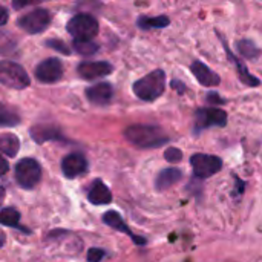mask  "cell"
Masks as SVG:
<instances>
[{
    "label": "cell",
    "mask_w": 262,
    "mask_h": 262,
    "mask_svg": "<svg viewBox=\"0 0 262 262\" xmlns=\"http://www.w3.org/2000/svg\"><path fill=\"white\" fill-rule=\"evenodd\" d=\"M190 71L201 86L215 88V86H220V83H221V77L215 71H212L206 63H203L200 60H195L190 64Z\"/></svg>",
    "instance_id": "13"
},
{
    "label": "cell",
    "mask_w": 262,
    "mask_h": 262,
    "mask_svg": "<svg viewBox=\"0 0 262 262\" xmlns=\"http://www.w3.org/2000/svg\"><path fill=\"white\" fill-rule=\"evenodd\" d=\"M88 200L94 206H106L112 203V193L101 180H95L88 189Z\"/></svg>",
    "instance_id": "16"
},
{
    "label": "cell",
    "mask_w": 262,
    "mask_h": 262,
    "mask_svg": "<svg viewBox=\"0 0 262 262\" xmlns=\"http://www.w3.org/2000/svg\"><path fill=\"white\" fill-rule=\"evenodd\" d=\"M52 20V15L45 8H35L25 15H21L17 20V25L20 29H23L28 34H40L43 32Z\"/></svg>",
    "instance_id": "7"
},
{
    "label": "cell",
    "mask_w": 262,
    "mask_h": 262,
    "mask_svg": "<svg viewBox=\"0 0 262 262\" xmlns=\"http://www.w3.org/2000/svg\"><path fill=\"white\" fill-rule=\"evenodd\" d=\"M5 241H6V236H5V233L0 230V249L3 247V244H5Z\"/></svg>",
    "instance_id": "33"
},
{
    "label": "cell",
    "mask_w": 262,
    "mask_h": 262,
    "mask_svg": "<svg viewBox=\"0 0 262 262\" xmlns=\"http://www.w3.org/2000/svg\"><path fill=\"white\" fill-rule=\"evenodd\" d=\"M236 49L244 58H249V60H255L261 55V49L255 45V41L249 38H243L236 41Z\"/></svg>",
    "instance_id": "22"
},
{
    "label": "cell",
    "mask_w": 262,
    "mask_h": 262,
    "mask_svg": "<svg viewBox=\"0 0 262 262\" xmlns=\"http://www.w3.org/2000/svg\"><path fill=\"white\" fill-rule=\"evenodd\" d=\"M88 170V160L84 158L83 154L74 152L69 154L63 158L61 161V172L66 178H78L84 175Z\"/></svg>",
    "instance_id": "10"
},
{
    "label": "cell",
    "mask_w": 262,
    "mask_h": 262,
    "mask_svg": "<svg viewBox=\"0 0 262 262\" xmlns=\"http://www.w3.org/2000/svg\"><path fill=\"white\" fill-rule=\"evenodd\" d=\"M172 88H173L175 91H180V92H184V91H186L184 84H183L181 81H177V80H173V81H172Z\"/></svg>",
    "instance_id": "31"
},
{
    "label": "cell",
    "mask_w": 262,
    "mask_h": 262,
    "mask_svg": "<svg viewBox=\"0 0 262 262\" xmlns=\"http://www.w3.org/2000/svg\"><path fill=\"white\" fill-rule=\"evenodd\" d=\"M134 94L143 101H155L166 91V72L155 69L134 83Z\"/></svg>",
    "instance_id": "2"
},
{
    "label": "cell",
    "mask_w": 262,
    "mask_h": 262,
    "mask_svg": "<svg viewBox=\"0 0 262 262\" xmlns=\"http://www.w3.org/2000/svg\"><path fill=\"white\" fill-rule=\"evenodd\" d=\"M207 103H215V104H223L226 103V100H223L216 92H210L207 94Z\"/></svg>",
    "instance_id": "28"
},
{
    "label": "cell",
    "mask_w": 262,
    "mask_h": 262,
    "mask_svg": "<svg viewBox=\"0 0 262 262\" xmlns=\"http://www.w3.org/2000/svg\"><path fill=\"white\" fill-rule=\"evenodd\" d=\"M61 77H63V64L55 57L43 60L35 68V78L40 83H57Z\"/></svg>",
    "instance_id": "9"
},
{
    "label": "cell",
    "mask_w": 262,
    "mask_h": 262,
    "mask_svg": "<svg viewBox=\"0 0 262 262\" xmlns=\"http://www.w3.org/2000/svg\"><path fill=\"white\" fill-rule=\"evenodd\" d=\"M103 223H104L106 226H109L111 229H114V230H117V232H121V233L127 235L135 244H138V246H144V244H146V239H144V238L137 236V235L132 233V230L126 226L124 220L121 218V215H120L118 212H114V210L106 212V213L103 215Z\"/></svg>",
    "instance_id": "14"
},
{
    "label": "cell",
    "mask_w": 262,
    "mask_h": 262,
    "mask_svg": "<svg viewBox=\"0 0 262 262\" xmlns=\"http://www.w3.org/2000/svg\"><path fill=\"white\" fill-rule=\"evenodd\" d=\"M164 158L169 163H180L183 160V152L178 147H167L164 152Z\"/></svg>",
    "instance_id": "26"
},
{
    "label": "cell",
    "mask_w": 262,
    "mask_h": 262,
    "mask_svg": "<svg viewBox=\"0 0 262 262\" xmlns=\"http://www.w3.org/2000/svg\"><path fill=\"white\" fill-rule=\"evenodd\" d=\"M45 45H46L48 48L54 49V51H58V52L64 54V55H69V54H71L69 48H68V46L64 45V41H61L60 38H52V40H48Z\"/></svg>",
    "instance_id": "25"
},
{
    "label": "cell",
    "mask_w": 262,
    "mask_h": 262,
    "mask_svg": "<svg viewBox=\"0 0 262 262\" xmlns=\"http://www.w3.org/2000/svg\"><path fill=\"white\" fill-rule=\"evenodd\" d=\"M114 71V66L109 61H81L77 68V72L84 80H97L109 75Z\"/></svg>",
    "instance_id": "11"
},
{
    "label": "cell",
    "mask_w": 262,
    "mask_h": 262,
    "mask_svg": "<svg viewBox=\"0 0 262 262\" xmlns=\"http://www.w3.org/2000/svg\"><path fill=\"white\" fill-rule=\"evenodd\" d=\"M124 138L140 149H155L169 143L167 134L154 124H132L124 129Z\"/></svg>",
    "instance_id": "1"
},
{
    "label": "cell",
    "mask_w": 262,
    "mask_h": 262,
    "mask_svg": "<svg viewBox=\"0 0 262 262\" xmlns=\"http://www.w3.org/2000/svg\"><path fill=\"white\" fill-rule=\"evenodd\" d=\"M114 88L111 83H98L86 89V98L95 106H106L112 101Z\"/></svg>",
    "instance_id": "15"
},
{
    "label": "cell",
    "mask_w": 262,
    "mask_h": 262,
    "mask_svg": "<svg viewBox=\"0 0 262 262\" xmlns=\"http://www.w3.org/2000/svg\"><path fill=\"white\" fill-rule=\"evenodd\" d=\"M28 5H34V2H14V3H12V6H14L15 9H20V8H23V6H28Z\"/></svg>",
    "instance_id": "32"
},
{
    "label": "cell",
    "mask_w": 262,
    "mask_h": 262,
    "mask_svg": "<svg viewBox=\"0 0 262 262\" xmlns=\"http://www.w3.org/2000/svg\"><path fill=\"white\" fill-rule=\"evenodd\" d=\"M66 29L74 40H92L98 34L100 26L91 14H77L68 21Z\"/></svg>",
    "instance_id": "4"
},
{
    "label": "cell",
    "mask_w": 262,
    "mask_h": 262,
    "mask_svg": "<svg viewBox=\"0 0 262 262\" xmlns=\"http://www.w3.org/2000/svg\"><path fill=\"white\" fill-rule=\"evenodd\" d=\"M72 45L80 55H94L98 51V45L92 40H74Z\"/></svg>",
    "instance_id": "24"
},
{
    "label": "cell",
    "mask_w": 262,
    "mask_h": 262,
    "mask_svg": "<svg viewBox=\"0 0 262 262\" xmlns=\"http://www.w3.org/2000/svg\"><path fill=\"white\" fill-rule=\"evenodd\" d=\"M20 123V117L8 109L5 104L0 103V127H11V126H17Z\"/></svg>",
    "instance_id": "23"
},
{
    "label": "cell",
    "mask_w": 262,
    "mask_h": 262,
    "mask_svg": "<svg viewBox=\"0 0 262 262\" xmlns=\"http://www.w3.org/2000/svg\"><path fill=\"white\" fill-rule=\"evenodd\" d=\"M170 23V18L166 15H157V17H146L141 15L137 20V25L141 29H161V28H167Z\"/></svg>",
    "instance_id": "21"
},
{
    "label": "cell",
    "mask_w": 262,
    "mask_h": 262,
    "mask_svg": "<svg viewBox=\"0 0 262 262\" xmlns=\"http://www.w3.org/2000/svg\"><path fill=\"white\" fill-rule=\"evenodd\" d=\"M8 170H9V164H8V161L0 155V177H2V175H5Z\"/></svg>",
    "instance_id": "30"
},
{
    "label": "cell",
    "mask_w": 262,
    "mask_h": 262,
    "mask_svg": "<svg viewBox=\"0 0 262 262\" xmlns=\"http://www.w3.org/2000/svg\"><path fill=\"white\" fill-rule=\"evenodd\" d=\"M0 226L12 227V229H20L21 232H26L28 235L31 233V230H28L23 226H20V213L14 207H5V209L0 210Z\"/></svg>",
    "instance_id": "19"
},
{
    "label": "cell",
    "mask_w": 262,
    "mask_h": 262,
    "mask_svg": "<svg viewBox=\"0 0 262 262\" xmlns=\"http://www.w3.org/2000/svg\"><path fill=\"white\" fill-rule=\"evenodd\" d=\"M181 178H183V172H181L180 169H175V167L163 169V170L157 175L155 187H157V190H160V192L167 190V189H170L172 186H175Z\"/></svg>",
    "instance_id": "17"
},
{
    "label": "cell",
    "mask_w": 262,
    "mask_h": 262,
    "mask_svg": "<svg viewBox=\"0 0 262 262\" xmlns=\"http://www.w3.org/2000/svg\"><path fill=\"white\" fill-rule=\"evenodd\" d=\"M227 114L220 107H200L195 112L193 132L198 135L200 132L210 127H224L227 124Z\"/></svg>",
    "instance_id": "5"
},
{
    "label": "cell",
    "mask_w": 262,
    "mask_h": 262,
    "mask_svg": "<svg viewBox=\"0 0 262 262\" xmlns=\"http://www.w3.org/2000/svg\"><path fill=\"white\" fill-rule=\"evenodd\" d=\"M221 38V41H223V45H224V49H226V54H227V57L230 58V61L233 63V66L236 68V74H238V77H239V80L246 84V86H250V88H258L259 84H261V80L258 78V77H255L253 74H250V71L247 69V66H246V63L239 58V57H236L233 52H232V49H230V46L226 43V40H224V37L221 35L220 37Z\"/></svg>",
    "instance_id": "12"
},
{
    "label": "cell",
    "mask_w": 262,
    "mask_h": 262,
    "mask_svg": "<svg viewBox=\"0 0 262 262\" xmlns=\"http://www.w3.org/2000/svg\"><path fill=\"white\" fill-rule=\"evenodd\" d=\"M15 181L23 189H34L41 180V167L34 158H23L15 164Z\"/></svg>",
    "instance_id": "6"
},
{
    "label": "cell",
    "mask_w": 262,
    "mask_h": 262,
    "mask_svg": "<svg viewBox=\"0 0 262 262\" xmlns=\"http://www.w3.org/2000/svg\"><path fill=\"white\" fill-rule=\"evenodd\" d=\"M3 200H5V189L0 187V206H2V203H3Z\"/></svg>",
    "instance_id": "34"
},
{
    "label": "cell",
    "mask_w": 262,
    "mask_h": 262,
    "mask_svg": "<svg viewBox=\"0 0 262 262\" xmlns=\"http://www.w3.org/2000/svg\"><path fill=\"white\" fill-rule=\"evenodd\" d=\"M104 256V250L101 249H89L88 250V261L89 262H100Z\"/></svg>",
    "instance_id": "27"
},
{
    "label": "cell",
    "mask_w": 262,
    "mask_h": 262,
    "mask_svg": "<svg viewBox=\"0 0 262 262\" xmlns=\"http://www.w3.org/2000/svg\"><path fill=\"white\" fill-rule=\"evenodd\" d=\"M0 83L11 89H25L29 86L31 80L23 66L15 61L0 60Z\"/></svg>",
    "instance_id": "3"
},
{
    "label": "cell",
    "mask_w": 262,
    "mask_h": 262,
    "mask_svg": "<svg viewBox=\"0 0 262 262\" xmlns=\"http://www.w3.org/2000/svg\"><path fill=\"white\" fill-rule=\"evenodd\" d=\"M190 166L193 173L200 180H206L213 177L223 169V160L216 155L209 154H195L190 157Z\"/></svg>",
    "instance_id": "8"
},
{
    "label": "cell",
    "mask_w": 262,
    "mask_h": 262,
    "mask_svg": "<svg viewBox=\"0 0 262 262\" xmlns=\"http://www.w3.org/2000/svg\"><path fill=\"white\" fill-rule=\"evenodd\" d=\"M8 18H9V14H8V11H6V8L0 5V26L6 25Z\"/></svg>",
    "instance_id": "29"
},
{
    "label": "cell",
    "mask_w": 262,
    "mask_h": 262,
    "mask_svg": "<svg viewBox=\"0 0 262 262\" xmlns=\"http://www.w3.org/2000/svg\"><path fill=\"white\" fill-rule=\"evenodd\" d=\"M20 149V141L14 134L0 135V154L6 157H15Z\"/></svg>",
    "instance_id": "20"
},
{
    "label": "cell",
    "mask_w": 262,
    "mask_h": 262,
    "mask_svg": "<svg viewBox=\"0 0 262 262\" xmlns=\"http://www.w3.org/2000/svg\"><path fill=\"white\" fill-rule=\"evenodd\" d=\"M31 137L37 143L54 141V140H61L63 138L61 132L54 126H34L31 129Z\"/></svg>",
    "instance_id": "18"
}]
</instances>
